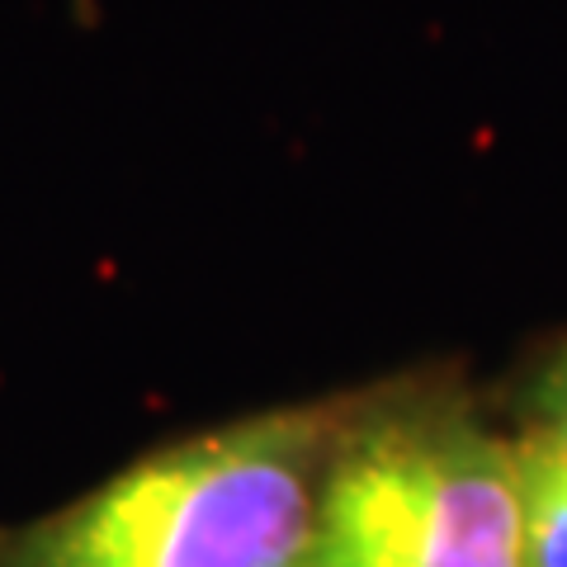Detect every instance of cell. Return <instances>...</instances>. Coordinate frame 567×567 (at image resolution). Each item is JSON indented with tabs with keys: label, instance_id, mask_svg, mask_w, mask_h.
<instances>
[{
	"label": "cell",
	"instance_id": "obj_1",
	"mask_svg": "<svg viewBox=\"0 0 567 567\" xmlns=\"http://www.w3.org/2000/svg\"><path fill=\"white\" fill-rule=\"evenodd\" d=\"M341 421L317 406L181 440L10 544L6 567H308Z\"/></svg>",
	"mask_w": 567,
	"mask_h": 567
},
{
	"label": "cell",
	"instance_id": "obj_3",
	"mask_svg": "<svg viewBox=\"0 0 567 567\" xmlns=\"http://www.w3.org/2000/svg\"><path fill=\"white\" fill-rule=\"evenodd\" d=\"M525 492V558L520 567H567V464L535 440H516Z\"/></svg>",
	"mask_w": 567,
	"mask_h": 567
},
{
	"label": "cell",
	"instance_id": "obj_2",
	"mask_svg": "<svg viewBox=\"0 0 567 567\" xmlns=\"http://www.w3.org/2000/svg\"><path fill=\"white\" fill-rule=\"evenodd\" d=\"M516 440L450 406L341 425L308 567H520Z\"/></svg>",
	"mask_w": 567,
	"mask_h": 567
},
{
	"label": "cell",
	"instance_id": "obj_4",
	"mask_svg": "<svg viewBox=\"0 0 567 567\" xmlns=\"http://www.w3.org/2000/svg\"><path fill=\"white\" fill-rule=\"evenodd\" d=\"M525 440H535L548 454H558L567 464V350L558 354V364L544 374L539 383V402H535V425L525 431Z\"/></svg>",
	"mask_w": 567,
	"mask_h": 567
}]
</instances>
